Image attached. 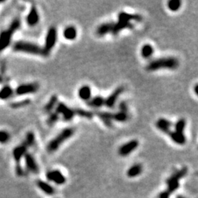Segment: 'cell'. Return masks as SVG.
Segmentation results:
<instances>
[{"label":"cell","instance_id":"obj_1","mask_svg":"<svg viewBox=\"0 0 198 198\" xmlns=\"http://www.w3.org/2000/svg\"><path fill=\"white\" fill-rule=\"evenodd\" d=\"M179 66V62L175 57H164L149 63L147 65V71H156L159 69H176Z\"/></svg>","mask_w":198,"mask_h":198},{"label":"cell","instance_id":"obj_2","mask_svg":"<svg viewBox=\"0 0 198 198\" xmlns=\"http://www.w3.org/2000/svg\"><path fill=\"white\" fill-rule=\"evenodd\" d=\"M13 49L15 52H24L26 54H31L38 56H48V54L44 51L43 47H41L37 44L26 41H18L13 46Z\"/></svg>","mask_w":198,"mask_h":198},{"label":"cell","instance_id":"obj_3","mask_svg":"<svg viewBox=\"0 0 198 198\" xmlns=\"http://www.w3.org/2000/svg\"><path fill=\"white\" fill-rule=\"evenodd\" d=\"M74 134V130L72 128H66L63 129L58 135L52 140L48 144L47 151L49 153H53L59 148L63 143L71 137Z\"/></svg>","mask_w":198,"mask_h":198},{"label":"cell","instance_id":"obj_4","mask_svg":"<svg viewBox=\"0 0 198 198\" xmlns=\"http://www.w3.org/2000/svg\"><path fill=\"white\" fill-rule=\"evenodd\" d=\"M20 22L19 19H15L8 29L5 31H3L0 34V52L3 51L8 47L10 45L11 40H12L13 35L14 33L18 30V29L20 27Z\"/></svg>","mask_w":198,"mask_h":198},{"label":"cell","instance_id":"obj_5","mask_svg":"<svg viewBox=\"0 0 198 198\" xmlns=\"http://www.w3.org/2000/svg\"><path fill=\"white\" fill-rule=\"evenodd\" d=\"M187 172H188L187 167H184V168L180 169V170L175 172L170 178L167 179V192L169 194H171L174 192V191H175L179 188V180L181 179L182 178H184L186 175Z\"/></svg>","mask_w":198,"mask_h":198},{"label":"cell","instance_id":"obj_6","mask_svg":"<svg viewBox=\"0 0 198 198\" xmlns=\"http://www.w3.org/2000/svg\"><path fill=\"white\" fill-rule=\"evenodd\" d=\"M57 40V31L54 26H51L48 29L47 34L46 35L45 43H44L43 49L48 54L49 52L54 47Z\"/></svg>","mask_w":198,"mask_h":198},{"label":"cell","instance_id":"obj_7","mask_svg":"<svg viewBox=\"0 0 198 198\" xmlns=\"http://www.w3.org/2000/svg\"><path fill=\"white\" fill-rule=\"evenodd\" d=\"M56 112L59 115L63 116L65 121H70L74 118L75 113L74 109H70L64 103H58L56 107Z\"/></svg>","mask_w":198,"mask_h":198},{"label":"cell","instance_id":"obj_8","mask_svg":"<svg viewBox=\"0 0 198 198\" xmlns=\"http://www.w3.org/2000/svg\"><path fill=\"white\" fill-rule=\"evenodd\" d=\"M39 89V85L37 83H29L23 84L19 85L15 90V92L18 96H24V95L34 93Z\"/></svg>","mask_w":198,"mask_h":198},{"label":"cell","instance_id":"obj_9","mask_svg":"<svg viewBox=\"0 0 198 198\" xmlns=\"http://www.w3.org/2000/svg\"><path fill=\"white\" fill-rule=\"evenodd\" d=\"M124 91V87H118L105 99V106L109 109H113L115 103L121 94Z\"/></svg>","mask_w":198,"mask_h":198},{"label":"cell","instance_id":"obj_10","mask_svg":"<svg viewBox=\"0 0 198 198\" xmlns=\"http://www.w3.org/2000/svg\"><path fill=\"white\" fill-rule=\"evenodd\" d=\"M138 146L139 142L137 140H133L129 141V142L125 143L124 145H123L122 146L120 147V148L118 150L119 155L121 156H129L131 153V152L135 151Z\"/></svg>","mask_w":198,"mask_h":198},{"label":"cell","instance_id":"obj_11","mask_svg":"<svg viewBox=\"0 0 198 198\" xmlns=\"http://www.w3.org/2000/svg\"><path fill=\"white\" fill-rule=\"evenodd\" d=\"M46 178L48 180L53 181L57 185L64 184L66 181V178H65L61 172L59 170H52L47 173L46 174Z\"/></svg>","mask_w":198,"mask_h":198},{"label":"cell","instance_id":"obj_12","mask_svg":"<svg viewBox=\"0 0 198 198\" xmlns=\"http://www.w3.org/2000/svg\"><path fill=\"white\" fill-rule=\"evenodd\" d=\"M39 14L38 12H37V8L35 6H32L30 13H29L27 16H26V24L30 26H35L39 22Z\"/></svg>","mask_w":198,"mask_h":198},{"label":"cell","instance_id":"obj_13","mask_svg":"<svg viewBox=\"0 0 198 198\" xmlns=\"http://www.w3.org/2000/svg\"><path fill=\"white\" fill-rule=\"evenodd\" d=\"M156 126L157 127L158 130L162 131L163 133L169 134V132L171 131V127L173 126V123L170 121L164 118H160L156 121Z\"/></svg>","mask_w":198,"mask_h":198},{"label":"cell","instance_id":"obj_14","mask_svg":"<svg viewBox=\"0 0 198 198\" xmlns=\"http://www.w3.org/2000/svg\"><path fill=\"white\" fill-rule=\"evenodd\" d=\"M142 20V17L138 14H130L125 12H120L118 14V21L129 22L131 21H141Z\"/></svg>","mask_w":198,"mask_h":198},{"label":"cell","instance_id":"obj_15","mask_svg":"<svg viewBox=\"0 0 198 198\" xmlns=\"http://www.w3.org/2000/svg\"><path fill=\"white\" fill-rule=\"evenodd\" d=\"M24 157H25L26 166L29 170L34 173H38V166L33 156L30 153H26Z\"/></svg>","mask_w":198,"mask_h":198},{"label":"cell","instance_id":"obj_16","mask_svg":"<svg viewBox=\"0 0 198 198\" xmlns=\"http://www.w3.org/2000/svg\"><path fill=\"white\" fill-rule=\"evenodd\" d=\"M98 117V118L102 121L106 126L112 127V113L108 112H96L94 113Z\"/></svg>","mask_w":198,"mask_h":198},{"label":"cell","instance_id":"obj_17","mask_svg":"<svg viewBox=\"0 0 198 198\" xmlns=\"http://www.w3.org/2000/svg\"><path fill=\"white\" fill-rule=\"evenodd\" d=\"M78 96L81 100L84 101H87L91 98L92 92L90 89V86L88 85H83L79 88L78 91Z\"/></svg>","mask_w":198,"mask_h":198},{"label":"cell","instance_id":"obj_18","mask_svg":"<svg viewBox=\"0 0 198 198\" xmlns=\"http://www.w3.org/2000/svg\"><path fill=\"white\" fill-rule=\"evenodd\" d=\"M171 140L178 145H184L186 142V138L184 133H179L176 131H170L168 134Z\"/></svg>","mask_w":198,"mask_h":198},{"label":"cell","instance_id":"obj_19","mask_svg":"<svg viewBox=\"0 0 198 198\" xmlns=\"http://www.w3.org/2000/svg\"><path fill=\"white\" fill-rule=\"evenodd\" d=\"M113 23H103L98 26L96 30V35L99 37H103L108 33L112 32Z\"/></svg>","mask_w":198,"mask_h":198},{"label":"cell","instance_id":"obj_20","mask_svg":"<svg viewBox=\"0 0 198 198\" xmlns=\"http://www.w3.org/2000/svg\"><path fill=\"white\" fill-rule=\"evenodd\" d=\"M87 103L90 107L98 109V108L102 107L103 106L105 105V98H103L102 96H95L92 98H90L87 101Z\"/></svg>","mask_w":198,"mask_h":198},{"label":"cell","instance_id":"obj_21","mask_svg":"<svg viewBox=\"0 0 198 198\" xmlns=\"http://www.w3.org/2000/svg\"><path fill=\"white\" fill-rule=\"evenodd\" d=\"M26 148H27L26 145L25 144H24L19 145V146L16 147L14 150H13V155L15 162H19V161L21 160L22 156L25 155L26 153Z\"/></svg>","mask_w":198,"mask_h":198},{"label":"cell","instance_id":"obj_22","mask_svg":"<svg viewBox=\"0 0 198 198\" xmlns=\"http://www.w3.org/2000/svg\"><path fill=\"white\" fill-rule=\"evenodd\" d=\"M131 27V24L129 22H125V21H118L117 23H113V26H112V33L114 35H118L120 31L126 28Z\"/></svg>","mask_w":198,"mask_h":198},{"label":"cell","instance_id":"obj_23","mask_svg":"<svg viewBox=\"0 0 198 198\" xmlns=\"http://www.w3.org/2000/svg\"><path fill=\"white\" fill-rule=\"evenodd\" d=\"M63 37L68 41H73L77 37V30L73 26H67L63 31Z\"/></svg>","mask_w":198,"mask_h":198},{"label":"cell","instance_id":"obj_24","mask_svg":"<svg viewBox=\"0 0 198 198\" xmlns=\"http://www.w3.org/2000/svg\"><path fill=\"white\" fill-rule=\"evenodd\" d=\"M57 103H58V97L56 95H54L51 97L49 101H48L47 103L44 107V112L46 113H51L52 112L53 109L57 107Z\"/></svg>","mask_w":198,"mask_h":198},{"label":"cell","instance_id":"obj_25","mask_svg":"<svg viewBox=\"0 0 198 198\" xmlns=\"http://www.w3.org/2000/svg\"><path fill=\"white\" fill-rule=\"evenodd\" d=\"M142 172V166L140 164L132 165L127 171V175L129 178H135L140 175Z\"/></svg>","mask_w":198,"mask_h":198},{"label":"cell","instance_id":"obj_26","mask_svg":"<svg viewBox=\"0 0 198 198\" xmlns=\"http://www.w3.org/2000/svg\"><path fill=\"white\" fill-rule=\"evenodd\" d=\"M37 186L48 195H52L54 194V189L53 187L47 183L43 181V180H37Z\"/></svg>","mask_w":198,"mask_h":198},{"label":"cell","instance_id":"obj_27","mask_svg":"<svg viewBox=\"0 0 198 198\" xmlns=\"http://www.w3.org/2000/svg\"><path fill=\"white\" fill-rule=\"evenodd\" d=\"M153 52L154 49L153 46L150 45V44H145V45L142 46V49H141V55L145 59H148L153 56Z\"/></svg>","mask_w":198,"mask_h":198},{"label":"cell","instance_id":"obj_28","mask_svg":"<svg viewBox=\"0 0 198 198\" xmlns=\"http://www.w3.org/2000/svg\"><path fill=\"white\" fill-rule=\"evenodd\" d=\"M75 115H78L79 117H81V118H87V119H92L94 116V113L92 112L88 111V110H85L83 109H79V108H76V109H74Z\"/></svg>","mask_w":198,"mask_h":198},{"label":"cell","instance_id":"obj_29","mask_svg":"<svg viewBox=\"0 0 198 198\" xmlns=\"http://www.w3.org/2000/svg\"><path fill=\"white\" fill-rule=\"evenodd\" d=\"M13 91L10 86H4L0 90V99L7 100L13 96Z\"/></svg>","mask_w":198,"mask_h":198},{"label":"cell","instance_id":"obj_30","mask_svg":"<svg viewBox=\"0 0 198 198\" xmlns=\"http://www.w3.org/2000/svg\"><path fill=\"white\" fill-rule=\"evenodd\" d=\"M129 118L127 112L119 111L116 113H112V120H116L118 122H125Z\"/></svg>","mask_w":198,"mask_h":198},{"label":"cell","instance_id":"obj_31","mask_svg":"<svg viewBox=\"0 0 198 198\" xmlns=\"http://www.w3.org/2000/svg\"><path fill=\"white\" fill-rule=\"evenodd\" d=\"M182 2L180 0H170L167 2V8H168L171 11L175 12L178 11L181 7Z\"/></svg>","mask_w":198,"mask_h":198},{"label":"cell","instance_id":"obj_32","mask_svg":"<svg viewBox=\"0 0 198 198\" xmlns=\"http://www.w3.org/2000/svg\"><path fill=\"white\" fill-rule=\"evenodd\" d=\"M59 114H57L56 112H52L49 114V116H48L47 120H46V123H47V124L48 125L52 126V125H54L55 123L59 120Z\"/></svg>","mask_w":198,"mask_h":198},{"label":"cell","instance_id":"obj_33","mask_svg":"<svg viewBox=\"0 0 198 198\" xmlns=\"http://www.w3.org/2000/svg\"><path fill=\"white\" fill-rule=\"evenodd\" d=\"M185 127H186V120L184 119H180L175 123V131L179 132V133H184Z\"/></svg>","mask_w":198,"mask_h":198},{"label":"cell","instance_id":"obj_34","mask_svg":"<svg viewBox=\"0 0 198 198\" xmlns=\"http://www.w3.org/2000/svg\"><path fill=\"white\" fill-rule=\"evenodd\" d=\"M30 103V99H25V100H22L20 101H18V102H14L11 104V107L15 108V109H17V108H21L24 107H26Z\"/></svg>","mask_w":198,"mask_h":198},{"label":"cell","instance_id":"obj_35","mask_svg":"<svg viewBox=\"0 0 198 198\" xmlns=\"http://www.w3.org/2000/svg\"><path fill=\"white\" fill-rule=\"evenodd\" d=\"M35 134L32 133V132H29L26 134V142L25 145H26V147H30L32 146L33 145L35 144Z\"/></svg>","mask_w":198,"mask_h":198},{"label":"cell","instance_id":"obj_36","mask_svg":"<svg viewBox=\"0 0 198 198\" xmlns=\"http://www.w3.org/2000/svg\"><path fill=\"white\" fill-rule=\"evenodd\" d=\"M10 136L8 132L5 131H0V143L4 144L10 140Z\"/></svg>","mask_w":198,"mask_h":198},{"label":"cell","instance_id":"obj_37","mask_svg":"<svg viewBox=\"0 0 198 198\" xmlns=\"http://www.w3.org/2000/svg\"><path fill=\"white\" fill-rule=\"evenodd\" d=\"M119 109H120V111L121 112H127L128 106L126 104V103H125V101H121V102L119 103Z\"/></svg>","mask_w":198,"mask_h":198},{"label":"cell","instance_id":"obj_38","mask_svg":"<svg viewBox=\"0 0 198 198\" xmlns=\"http://www.w3.org/2000/svg\"><path fill=\"white\" fill-rule=\"evenodd\" d=\"M16 173H17V175H19V176L23 175L24 171H23V169H22V167L20 166V165H17V167H16Z\"/></svg>","mask_w":198,"mask_h":198},{"label":"cell","instance_id":"obj_39","mask_svg":"<svg viewBox=\"0 0 198 198\" xmlns=\"http://www.w3.org/2000/svg\"><path fill=\"white\" fill-rule=\"evenodd\" d=\"M158 198H169V194L167 191H164L160 194Z\"/></svg>","mask_w":198,"mask_h":198},{"label":"cell","instance_id":"obj_40","mask_svg":"<svg viewBox=\"0 0 198 198\" xmlns=\"http://www.w3.org/2000/svg\"><path fill=\"white\" fill-rule=\"evenodd\" d=\"M197 89H198V86H197V85H195V93H196V95H197V94H198Z\"/></svg>","mask_w":198,"mask_h":198},{"label":"cell","instance_id":"obj_41","mask_svg":"<svg viewBox=\"0 0 198 198\" xmlns=\"http://www.w3.org/2000/svg\"><path fill=\"white\" fill-rule=\"evenodd\" d=\"M176 198H186V197H184V196H181V195H178V197H176Z\"/></svg>","mask_w":198,"mask_h":198},{"label":"cell","instance_id":"obj_42","mask_svg":"<svg viewBox=\"0 0 198 198\" xmlns=\"http://www.w3.org/2000/svg\"><path fill=\"white\" fill-rule=\"evenodd\" d=\"M1 2H0V3H1Z\"/></svg>","mask_w":198,"mask_h":198}]
</instances>
